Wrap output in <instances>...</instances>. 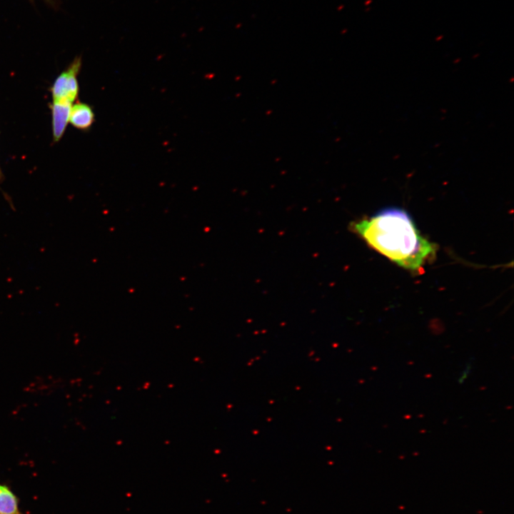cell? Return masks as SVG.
<instances>
[{"label":"cell","instance_id":"obj_3","mask_svg":"<svg viewBox=\"0 0 514 514\" xmlns=\"http://www.w3.org/2000/svg\"><path fill=\"white\" fill-rule=\"evenodd\" d=\"M71 102L54 101L52 106V124L54 138L58 141L62 136L69 121Z\"/></svg>","mask_w":514,"mask_h":514},{"label":"cell","instance_id":"obj_5","mask_svg":"<svg viewBox=\"0 0 514 514\" xmlns=\"http://www.w3.org/2000/svg\"><path fill=\"white\" fill-rule=\"evenodd\" d=\"M69 121L75 127L86 129L91 126L94 121V113L87 104H76L71 107Z\"/></svg>","mask_w":514,"mask_h":514},{"label":"cell","instance_id":"obj_1","mask_svg":"<svg viewBox=\"0 0 514 514\" xmlns=\"http://www.w3.org/2000/svg\"><path fill=\"white\" fill-rule=\"evenodd\" d=\"M353 229L373 248L407 269L420 268L435 252V246L420 235L401 208H384L354 223Z\"/></svg>","mask_w":514,"mask_h":514},{"label":"cell","instance_id":"obj_4","mask_svg":"<svg viewBox=\"0 0 514 514\" xmlns=\"http://www.w3.org/2000/svg\"><path fill=\"white\" fill-rule=\"evenodd\" d=\"M0 514H25L19 509V499L11 488L0 483Z\"/></svg>","mask_w":514,"mask_h":514},{"label":"cell","instance_id":"obj_2","mask_svg":"<svg viewBox=\"0 0 514 514\" xmlns=\"http://www.w3.org/2000/svg\"><path fill=\"white\" fill-rule=\"evenodd\" d=\"M81 65L79 59H76L70 68L63 72L56 80L52 87L54 101H69L73 102L78 94L76 74Z\"/></svg>","mask_w":514,"mask_h":514}]
</instances>
